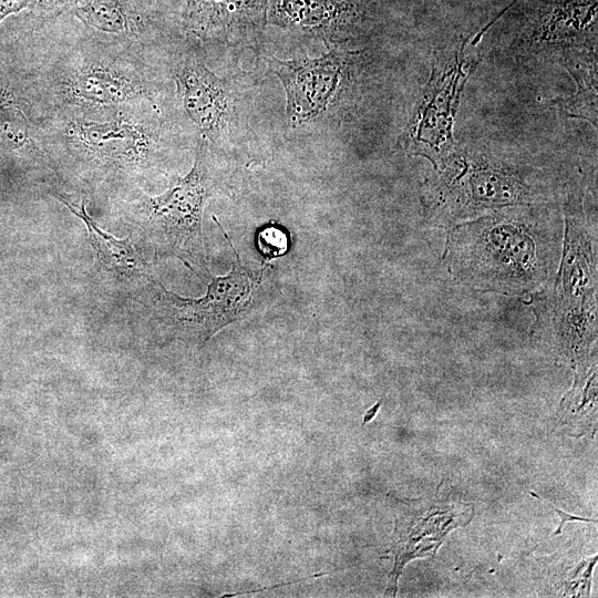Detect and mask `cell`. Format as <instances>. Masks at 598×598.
Listing matches in <instances>:
<instances>
[{
	"instance_id": "6da1fadb",
	"label": "cell",
	"mask_w": 598,
	"mask_h": 598,
	"mask_svg": "<svg viewBox=\"0 0 598 598\" xmlns=\"http://www.w3.org/2000/svg\"><path fill=\"white\" fill-rule=\"evenodd\" d=\"M561 203L498 208L450 227L443 261L460 283L503 295L538 292L558 271Z\"/></svg>"
},
{
	"instance_id": "30bf717a",
	"label": "cell",
	"mask_w": 598,
	"mask_h": 598,
	"mask_svg": "<svg viewBox=\"0 0 598 598\" xmlns=\"http://www.w3.org/2000/svg\"><path fill=\"white\" fill-rule=\"evenodd\" d=\"M184 112L203 140L219 141L235 121V102L228 83L196 55L177 63L174 73Z\"/></svg>"
},
{
	"instance_id": "8fae6325",
	"label": "cell",
	"mask_w": 598,
	"mask_h": 598,
	"mask_svg": "<svg viewBox=\"0 0 598 598\" xmlns=\"http://www.w3.org/2000/svg\"><path fill=\"white\" fill-rule=\"evenodd\" d=\"M269 0H187L184 24L204 41L254 45L267 20Z\"/></svg>"
},
{
	"instance_id": "9a60e30c",
	"label": "cell",
	"mask_w": 598,
	"mask_h": 598,
	"mask_svg": "<svg viewBox=\"0 0 598 598\" xmlns=\"http://www.w3.org/2000/svg\"><path fill=\"white\" fill-rule=\"evenodd\" d=\"M30 122L21 102L0 87V151L12 152L31 144Z\"/></svg>"
},
{
	"instance_id": "d6986e66",
	"label": "cell",
	"mask_w": 598,
	"mask_h": 598,
	"mask_svg": "<svg viewBox=\"0 0 598 598\" xmlns=\"http://www.w3.org/2000/svg\"><path fill=\"white\" fill-rule=\"evenodd\" d=\"M381 403H382V400H380L377 404H374L370 410L367 411L363 417L362 425L367 424L375 416V413L378 412Z\"/></svg>"
},
{
	"instance_id": "2e32d148",
	"label": "cell",
	"mask_w": 598,
	"mask_h": 598,
	"mask_svg": "<svg viewBox=\"0 0 598 598\" xmlns=\"http://www.w3.org/2000/svg\"><path fill=\"white\" fill-rule=\"evenodd\" d=\"M258 247L266 257H275L283 254L288 247L286 233L276 226L262 228L257 238Z\"/></svg>"
},
{
	"instance_id": "52a82bcc",
	"label": "cell",
	"mask_w": 598,
	"mask_h": 598,
	"mask_svg": "<svg viewBox=\"0 0 598 598\" xmlns=\"http://www.w3.org/2000/svg\"><path fill=\"white\" fill-rule=\"evenodd\" d=\"M467 39L435 53L431 76L414 107L396 147L426 158L436 169L455 146L453 122L461 94L478 63Z\"/></svg>"
},
{
	"instance_id": "e0dca14e",
	"label": "cell",
	"mask_w": 598,
	"mask_h": 598,
	"mask_svg": "<svg viewBox=\"0 0 598 598\" xmlns=\"http://www.w3.org/2000/svg\"><path fill=\"white\" fill-rule=\"evenodd\" d=\"M80 0H33L29 4L31 12L38 18H56L72 10Z\"/></svg>"
},
{
	"instance_id": "5bb4252c",
	"label": "cell",
	"mask_w": 598,
	"mask_h": 598,
	"mask_svg": "<svg viewBox=\"0 0 598 598\" xmlns=\"http://www.w3.org/2000/svg\"><path fill=\"white\" fill-rule=\"evenodd\" d=\"M86 27L114 35H137L142 19L136 0H80L72 9Z\"/></svg>"
},
{
	"instance_id": "7c38bea8",
	"label": "cell",
	"mask_w": 598,
	"mask_h": 598,
	"mask_svg": "<svg viewBox=\"0 0 598 598\" xmlns=\"http://www.w3.org/2000/svg\"><path fill=\"white\" fill-rule=\"evenodd\" d=\"M54 196L86 226L89 243L102 268L120 276H142L146 279L152 277L147 264L138 254L130 237L118 239L104 231L86 213L83 200L76 206L60 193H54Z\"/></svg>"
},
{
	"instance_id": "4fadbf2b",
	"label": "cell",
	"mask_w": 598,
	"mask_h": 598,
	"mask_svg": "<svg viewBox=\"0 0 598 598\" xmlns=\"http://www.w3.org/2000/svg\"><path fill=\"white\" fill-rule=\"evenodd\" d=\"M557 61L577 83L576 94L556 101L564 116L588 121L597 127V49L563 51Z\"/></svg>"
},
{
	"instance_id": "5b68a950",
	"label": "cell",
	"mask_w": 598,
	"mask_h": 598,
	"mask_svg": "<svg viewBox=\"0 0 598 598\" xmlns=\"http://www.w3.org/2000/svg\"><path fill=\"white\" fill-rule=\"evenodd\" d=\"M213 218L236 255L228 275L212 277L206 293L199 298L181 297L153 277L148 278L151 305L157 324L178 338L202 344L226 326L250 313L261 303L264 295L265 269L256 275L246 268L216 216Z\"/></svg>"
},
{
	"instance_id": "7a4b0ae2",
	"label": "cell",
	"mask_w": 598,
	"mask_h": 598,
	"mask_svg": "<svg viewBox=\"0 0 598 598\" xmlns=\"http://www.w3.org/2000/svg\"><path fill=\"white\" fill-rule=\"evenodd\" d=\"M567 182L557 167L481 143H455L421 186L427 224L452 227L514 205L561 203Z\"/></svg>"
},
{
	"instance_id": "ac0fdd59",
	"label": "cell",
	"mask_w": 598,
	"mask_h": 598,
	"mask_svg": "<svg viewBox=\"0 0 598 598\" xmlns=\"http://www.w3.org/2000/svg\"><path fill=\"white\" fill-rule=\"evenodd\" d=\"M29 7V0H0V24L9 16Z\"/></svg>"
},
{
	"instance_id": "9c48e42d",
	"label": "cell",
	"mask_w": 598,
	"mask_h": 598,
	"mask_svg": "<svg viewBox=\"0 0 598 598\" xmlns=\"http://www.w3.org/2000/svg\"><path fill=\"white\" fill-rule=\"evenodd\" d=\"M59 104L118 105L152 100L154 89L140 61L110 49H80L58 70Z\"/></svg>"
},
{
	"instance_id": "ba28073f",
	"label": "cell",
	"mask_w": 598,
	"mask_h": 598,
	"mask_svg": "<svg viewBox=\"0 0 598 598\" xmlns=\"http://www.w3.org/2000/svg\"><path fill=\"white\" fill-rule=\"evenodd\" d=\"M496 19L507 21L508 45L522 58L597 49L598 0H515Z\"/></svg>"
},
{
	"instance_id": "3957f363",
	"label": "cell",
	"mask_w": 598,
	"mask_h": 598,
	"mask_svg": "<svg viewBox=\"0 0 598 598\" xmlns=\"http://www.w3.org/2000/svg\"><path fill=\"white\" fill-rule=\"evenodd\" d=\"M152 100L118 105L59 104L51 137L72 158L107 175L137 176L155 166L161 122Z\"/></svg>"
},
{
	"instance_id": "8992f818",
	"label": "cell",
	"mask_w": 598,
	"mask_h": 598,
	"mask_svg": "<svg viewBox=\"0 0 598 598\" xmlns=\"http://www.w3.org/2000/svg\"><path fill=\"white\" fill-rule=\"evenodd\" d=\"M368 56L361 50L330 49L317 58H266L269 70L286 91V111L293 124L321 120L361 99Z\"/></svg>"
},
{
	"instance_id": "277c9868",
	"label": "cell",
	"mask_w": 598,
	"mask_h": 598,
	"mask_svg": "<svg viewBox=\"0 0 598 598\" xmlns=\"http://www.w3.org/2000/svg\"><path fill=\"white\" fill-rule=\"evenodd\" d=\"M207 144L200 138L193 167L183 177L173 176L166 192L157 196L140 193L128 208L158 255L178 257L192 269L205 268L202 220L213 190Z\"/></svg>"
}]
</instances>
